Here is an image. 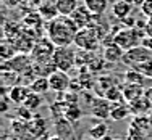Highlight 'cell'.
Returning a JSON list of instances; mask_svg holds the SVG:
<instances>
[{
  "mask_svg": "<svg viewBox=\"0 0 152 140\" xmlns=\"http://www.w3.org/2000/svg\"><path fill=\"white\" fill-rule=\"evenodd\" d=\"M79 27L70 16H57L55 19L47 21L45 34L47 39L55 47H70L75 44V37L78 34Z\"/></svg>",
  "mask_w": 152,
  "mask_h": 140,
  "instance_id": "cell-1",
  "label": "cell"
},
{
  "mask_svg": "<svg viewBox=\"0 0 152 140\" xmlns=\"http://www.w3.org/2000/svg\"><path fill=\"white\" fill-rule=\"evenodd\" d=\"M75 45L78 47L79 50H83V52H88V53L96 52L100 47L99 32L91 26L84 27V29H79L78 34H76V37H75Z\"/></svg>",
  "mask_w": 152,
  "mask_h": 140,
  "instance_id": "cell-2",
  "label": "cell"
},
{
  "mask_svg": "<svg viewBox=\"0 0 152 140\" xmlns=\"http://www.w3.org/2000/svg\"><path fill=\"white\" fill-rule=\"evenodd\" d=\"M144 35H146L144 31H139L136 27H125V29L118 31L113 35V39H115V44L126 52V50H131L134 47L141 45V40H142Z\"/></svg>",
  "mask_w": 152,
  "mask_h": 140,
  "instance_id": "cell-3",
  "label": "cell"
},
{
  "mask_svg": "<svg viewBox=\"0 0 152 140\" xmlns=\"http://www.w3.org/2000/svg\"><path fill=\"white\" fill-rule=\"evenodd\" d=\"M76 58H78V55H76V52L71 48V45L70 47H55L52 61H53V64H55V68L58 71L68 73V71L75 66Z\"/></svg>",
  "mask_w": 152,
  "mask_h": 140,
  "instance_id": "cell-4",
  "label": "cell"
},
{
  "mask_svg": "<svg viewBox=\"0 0 152 140\" xmlns=\"http://www.w3.org/2000/svg\"><path fill=\"white\" fill-rule=\"evenodd\" d=\"M52 42L49 40V39H41L39 42H36L34 48H32L31 52V58L34 63H44V61H52V56H53V52H55V48H53Z\"/></svg>",
  "mask_w": 152,
  "mask_h": 140,
  "instance_id": "cell-5",
  "label": "cell"
},
{
  "mask_svg": "<svg viewBox=\"0 0 152 140\" xmlns=\"http://www.w3.org/2000/svg\"><path fill=\"white\" fill-rule=\"evenodd\" d=\"M32 64H34V61H32L31 56H26L24 53H18V55L13 56L12 60L3 63L2 69H12L18 74H24L29 69H32Z\"/></svg>",
  "mask_w": 152,
  "mask_h": 140,
  "instance_id": "cell-6",
  "label": "cell"
},
{
  "mask_svg": "<svg viewBox=\"0 0 152 140\" xmlns=\"http://www.w3.org/2000/svg\"><path fill=\"white\" fill-rule=\"evenodd\" d=\"M151 58H152L151 50L144 48L142 45H137V47H134V48H131V50H126L121 61H125L126 64H129V66L133 68L134 64L147 61V60H151Z\"/></svg>",
  "mask_w": 152,
  "mask_h": 140,
  "instance_id": "cell-7",
  "label": "cell"
},
{
  "mask_svg": "<svg viewBox=\"0 0 152 140\" xmlns=\"http://www.w3.org/2000/svg\"><path fill=\"white\" fill-rule=\"evenodd\" d=\"M49 81H50V89L55 92H66L68 87H70V76L65 71L58 69L53 71L49 76Z\"/></svg>",
  "mask_w": 152,
  "mask_h": 140,
  "instance_id": "cell-8",
  "label": "cell"
},
{
  "mask_svg": "<svg viewBox=\"0 0 152 140\" xmlns=\"http://www.w3.org/2000/svg\"><path fill=\"white\" fill-rule=\"evenodd\" d=\"M71 19L75 21V24L79 27V29H84V27H88L89 24H91V21H92V18L94 15L91 12H89V8L83 3V5H79L78 8L73 12V15L70 16Z\"/></svg>",
  "mask_w": 152,
  "mask_h": 140,
  "instance_id": "cell-9",
  "label": "cell"
},
{
  "mask_svg": "<svg viewBox=\"0 0 152 140\" xmlns=\"http://www.w3.org/2000/svg\"><path fill=\"white\" fill-rule=\"evenodd\" d=\"M110 110L112 105L107 98H96L91 103V113L94 118H99V119H105L110 118Z\"/></svg>",
  "mask_w": 152,
  "mask_h": 140,
  "instance_id": "cell-10",
  "label": "cell"
},
{
  "mask_svg": "<svg viewBox=\"0 0 152 140\" xmlns=\"http://www.w3.org/2000/svg\"><path fill=\"white\" fill-rule=\"evenodd\" d=\"M37 12L45 21H52V19H55L57 16H60L58 10H57L55 0H42V3L37 8Z\"/></svg>",
  "mask_w": 152,
  "mask_h": 140,
  "instance_id": "cell-11",
  "label": "cell"
},
{
  "mask_svg": "<svg viewBox=\"0 0 152 140\" xmlns=\"http://www.w3.org/2000/svg\"><path fill=\"white\" fill-rule=\"evenodd\" d=\"M29 92H31L29 87L16 84V85H13V87H10L8 97H10V100H12V103H15V105H23V102L26 100V97L29 95Z\"/></svg>",
  "mask_w": 152,
  "mask_h": 140,
  "instance_id": "cell-12",
  "label": "cell"
},
{
  "mask_svg": "<svg viewBox=\"0 0 152 140\" xmlns=\"http://www.w3.org/2000/svg\"><path fill=\"white\" fill-rule=\"evenodd\" d=\"M133 3H128L125 2V0H117V2L112 5V13H113V16L117 18V19H125V18H128L131 15L133 12Z\"/></svg>",
  "mask_w": 152,
  "mask_h": 140,
  "instance_id": "cell-13",
  "label": "cell"
},
{
  "mask_svg": "<svg viewBox=\"0 0 152 140\" xmlns=\"http://www.w3.org/2000/svg\"><path fill=\"white\" fill-rule=\"evenodd\" d=\"M123 55H125V50L121 47H118L117 44H108L104 47V53L102 56L105 58V61L115 63L118 60H123Z\"/></svg>",
  "mask_w": 152,
  "mask_h": 140,
  "instance_id": "cell-14",
  "label": "cell"
},
{
  "mask_svg": "<svg viewBox=\"0 0 152 140\" xmlns=\"http://www.w3.org/2000/svg\"><path fill=\"white\" fill-rule=\"evenodd\" d=\"M142 95H144L142 85L129 84V85H126V87L123 89V98H125L126 102H129V103H133V102H136V100H139Z\"/></svg>",
  "mask_w": 152,
  "mask_h": 140,
  "instance_id": "cell-15",
  "label": "cell"
},
{
  "mask_svg": "<svg viewBox=\"0 0 152 140\" xmlns=\"http://www.w3.org/2000/svg\"><path fill=\"white\" fill-rule=\"evenodd\" d=\"M57 3V10L61 16H71L73 12L79 6L78 0H55Z\"/></svg>",
  "mask_w": 152,
  "mask_h": 140,
  "instance_id": "cell-16",
  "label": "cell"
},
{
  "mask_svg": "<svg viewBox=\"0 0 152 140\" xmlns=\"http://www.w3.org/2000/svg\"><path fill=\"white\" fill-rule=\"evenodd\" d=\"M84 5L88 6L94 16H102L107 12L108 0H84Z\"/></svg>",
  "mask_w": 152,
  "mask_h": 140,
  "instance_id": "cell-17",
  "label": "cell"
},
{
  "mask_svg": "<svg viewBox=\"0 0 152 140\" xmlns=\"http://www.w3.org/2000/svg\"><path fill=\"white\" fill-rule=\"evenodd\" d=\"M29 89L36 93H41V95L45 92H49V90H52V89H50L49 77H44V76H37L36 79H32L31 84H29Z\"/></svg>",
  "mask_w": 152,
  "mask_h": 140,
  "instance_id": "cell-18",
  "label": "cell"
},
{
  "mask_svg": "<svg viewBox=\"0 0 152 140\" xmlns=\"http://www.w3.org/2000/svg\"><path fill=\"white\" fill-rule=\"evenodd\" d=\"M129 111H131V108L129 106H126L125 103H113L112 105V110H110V119L113 121H121L125 119V118L129 116Z\"/></svg>",
  "mask_w": 152,
  "mask_h": 140,
  "instance_id": "cell-19",
  "label": "cell"
},
{
  "mask_svg": "<svg viewBox=\"0 0 152 140\" xmlns=\"http://www.w3.org/2000/svg\"><path fill=\"white\" fill-rule=\"evenodd\" d=\"M55 132L57 135H60L61 139L68 140L73 137V127H71V123L68 119H60V121H55Z\"/></svg>",
  "mask_w": 152,
  "mask_h": 140,
  "instance_id": "cell-20",
  "label": "cell"
},
{
  "mask_svg": "<svg viewBox=\"0 0 152 140\" xmlns=\"http://www.w3.org/2000/svg\"><path fill=\"white\" fill-rule=\"evenodd\" d=\"M88 134H89V137H91L92 140H100V139H104L105 135H108V124L104 123V121H100V123L94 124L92 127H89Z\"/></svg>",
  "mask_w": 152,
  "mask_h": 140,
  "instance_id": "cell-21",
  "label": "cell"
},
{
  "mask_svg": "<svg viewBox=\"0 0 152 140\" xmlns=\"http://www.w3.org/2000/svg\"><path fill=\"white\" fill-rule=\"evenodd\" d=\"M0 53H2V58L5 60V61H8V60H12L13 56L18 55V48L15 45V42L8 40V39H3L2 45H0Z\"/></svg>",
  "mask_w": 152,
  "mask_h": 140,
  "instance_id": "cell-22",
  "label": "cell"
},
{
  "mask_svg": "<svg viewBox=\"0 0 152 140\" xmlns=\"http://www.w3.org/2000/svg\"><path fill=\"white\" fill-rule=\"evenodd\" d=\"M41 103H42V97H41V93H36V92H29V95L26 97V100L23 102V106H26L28 110H31V111H34V110H37L39 106H41Z\"/></svg>",
  "mask_w": 152,
  "mask_h": 140,
  "instance_id": "cell-23",
  "label": "cell"
},
{
  "mask_svg": "<svg viewBox=\"0 0 152 140\" xmlns=\"http://www.w3.org/2000/svg\"><path fill=\"white\" fill-rule=\"evenodd\" d=\"M63 116L70 123H75V121H78L81 118V110L78 108V105H68L63 108Z\"/></svg>",
  "mask_w": 152,
  "mask_h": 140,
  "instance_id": "cell-24",
  "label": "cell"
},
{
  "mask_svg": "<svg viewBox=\"0 0 152 140\" xmlns=\"http://www.w3.org/2000/svg\"><path fill=\"white\" fill-rule=\"evenodd\" d=\"M125 77H126V81L129 82V84H137V85H142V82H144V79H142V74L139 73V71H136V69H128L125 73Z\"/></svg>",
  "mask_w": 152,
  "mask_h": 140,
  "instance_id": "cell-25",
  "label": "cell"
},
{
  "mask_svg": "<svg viewBox=\"0 0 152 140\" xmlns=\"http://www.w3.org/2000/svg\"><path fill=\"white\" fill-rule=\"evenodd\" d=\"M133 69L139 71V73L142 74V76H146V77H152V58L147 60V61L139 63V64H134Z\"/></svg>",
  "mask_w": 152,
  "mask_h": 140,
  "instance_id": "cell-26",
  "label": "cell"
},
{
  "mask_svg": "<svg viewBox=\"0 0 152 140\" xmlns=\"http://www.w3.org/2000/svg\"><path fill=\"white\" fill-rule=\"evenodd\" d=\"M105 98L108 102L120 103V102H123V92H120L117 87H108L107 92H105Z\"/></svg>",
  "mask_w": 152,
  "mask_h": 140,
  "instance_id": "cell-27",
  "label": "cell"
},
{
  "mask_svg": "<svg viewBox=\"0 0 152 140\" xmlns=\"http://www.w3.org/2000/svg\"><path fill=\"white\" fill-rule=\"evenodd\" d=\"M16 114H18V118H20L21 121H26V123L32 119V111L28 110L26 106H20V108H16Z\"/></svg>",
  "mask_w": 152,
  "mask_h": 140,
  "instance_id": "cell-28",
  "label": "cell"
},
{
  "mask_svg": "<svg viewBox=\"0 0 152 140\" xmlns=\"http://www.w3.org/2000/svg\"><path fill=\"white\" fill-rule=\"evenodd\" d=\"M128 135H129V140H142L144 139V134L139 127L131 124V127L128 129Z\"/></svg>",
  "mask_w": 152,
  "mask_h": 140,
  "instance_id": "cell-29",
  "label": "cell"
},
{
  "mask_svg": "<svg viewBox=\"0 0 152 140\" xmlns=\"http://www.w3.org/2000/svg\"><path fill=\"white\" fill-rule=\"evenodd\" d=\"M141 12L146 18H152V0H146L141 6Z\"/></svg>",
  "mask_w": 152,
  "mask_h": 140,
  "instance_id": "cell-30",
  "label": "cell"
},
{
  "mask_svg": "<svg viewBox=\"0 0 152 140\" xmlns=\"http://www.w3.org/2000/svg\"><path fill=\"white\" fill-rule=\"evenodd\" d=\"M141 45H142L144 48H147V50H151V52H152V37H149V35H144L142 40H141Z\"/></svg>",
  "mask_w": 152,
  "mask_h": 140,
  "instance_id": "cell-31",
  "label": "cell"
},
{
  "mask_svg": "<svg viewBox=\"0 0 152 140\" xmlns=\"http://www.w3.org/2000/svg\"><path fill=\"white\" fill-rule=\"evenodd\" d=\"M123 21V24H125V27H136V18H133V16H128V18H125V19H121Z\"/></svg>",
  "mask_w": 152,
  "mask_h": 140,
  "instance_id": "cell-32",
  "label": "cell"
},
{
  "mask_svg": "<svg viewBox=\"0 0 152 140\" xmlns=\"http://www.w3.org/2000/svg\"><path fill=\"white\" fill-rule=\"evenodd\" d=\"M21 2H24V0H5V5L10 6V8H13V6H18Z\"/></svg>",
  "mask_w": 152,
  "mask_h": 140,
  "instance_id": "cell-33",
  "label": "cell"
},
{
  "mask_svg": "<svg viewBox=\"0 0 152 140\" xmlns=\"http://www.w3.org/2000/svg\"><path fill=\"white\" fill-rule=\"evenodd\" d=\"M146 35L152 37V18H147V26H146Z\"/></svg>",
  "mask_w": 152,
  "mask_h": 140,
  "instance_id": "cell-34",
  "label": "cell"
},
{
  "mask_svg": "<svg viewBox=\"0 0 152 140\" xmlns=\"http://www.w3.org/2000/svg\"><path fill=\"white\" fill-rule=\"evenodd\" d=\"M144 2H146V0H134V6H139V8H141Z\"/></svg>",
  "mask_w": 152,
  "mask_h": 140,
  "instance_id": "cell-35",
  "label": "cell"
},
{
  "mask_svg": "<svg viewBox=\"0 0 152 140\" xmlns=\"http://www.w3.org/2000/svg\"><path fill=\"white\" fill-rule=\"evenodd\" d=\"M49 140H65V139H61L60 135H57V134H55V135H52V137H49Z\"/></svg>",
  "mask_w": 152,
  "mask_h": 140,
  "instance_id": "cell-36",
  "label": "cell"
},
{
  "mask_svg": "<svg viewBox=\"0 0 152 140\" xmlns=\"http://www.w3.org/2000/svg\"><path fill=\"white\" fill-rule=\"evenodd\" d=\"M115 137H110V135H105V137H104V139H100V140H113Z\"/></svg>",
  "mask_w": 152,
  "mask_h": 140,
  "instance_id": "cell-37",
  "label": "cell"
},
{
  "mask_svg": "<svg viewBox=\"0 0 152 140\" xmlns=\"http://www.w3.org/2000/svg\"><path fill=\"white\" fill-rule=\"evenodd\" d=\"M2 140H8V135H7V132L3 134V137H2Z\"/></svg>",
  "mask_w": 152,
  "mask_h": 140,
  "instance_id": "cell-38",
  "label": "cell"
},
{
  "mask_svg": "<svg viewBox=\"0 0 152 140\" xmlns=\"http://www.w3.org/2000/svg\"><path fill=\"white\" fill-rule=\"evenodd\" d=\"M125 2H128V3H133V5H134V0H125Z\"/></svg>",
  "mask_w": 152,
  "mask_h": 140,
  "instance_id": "cell-39",
  "label": "cell"
},
{
  "mask_svg": "<svg viewBox=\"0 0 152 140\" xmlns=\"http://www.w3.org/2000/svg\"><path fill=\"white\" fill-rule=\"evenodd\" d=\"M113 140H123V139H118V137H115V139H113Z\"/></svg>",
  "mask_w": 152,
  "mask_h": 140,
  "instance_id": "cell-40",
  "label": "cell"
}]
</instances>
